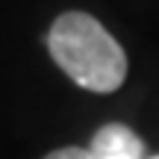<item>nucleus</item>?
Segmentation results:
<instances>
[{"label": "nucleus", "mask_w": 159, "mask_h": 159, "mask_svg": "<svg viewBox=\"0 0 159 159\" xmlns=\"http://www.w3.org/2000/svg\"><path fill=\"white\" fill-rule=\"evenodd\" d=\"M47 50L53 62L65 71L80 89L109 94L127 80V53L115 35L85 12H62L50 24Z\"/></svg>", "instance_id": "f257e3e1"}, {"label": "nucleus", "mask_w": 159, "mask_h": 159, "mask_svg": "<svg viewBox=\"0 0 159 159\" xmlns=\"http://www.w3.org/2000/svg\"><path fill=\"white\" fill-rule=\"evenodd\" d=\"M89 159H148V148L133 127L112 121L91 136Z\"/></svg>", "instance_id": "f03ea898"}, {"label": "nucleus", "mask_w": 159, "mask_h": 159, "mask_svg": "<svg viewBox=\"0 0 159 159\" xmlns=\"http://www.w3.org/2000/svg\"><path fill=\"white\" fill-rule=\"evenodd\" d=\"M44 159H89V148L68 144V148H59V150H53V153H47Z\"/></svg>", "instance_id": "7ed1b4c3"}, {"label": "nucleus", "mask_w": 159, "mask_h": 159, "mask_svg": "<svg viewBox=\"0 0 159 159\" xmlns=\"http://www.w3.org/2000/svg\"><path fill=\"white\" fill-rule=\"evenodd\" d=\"M148 159H159V153H156V156H148Z\"/></svg>", "instance_id": "20e7f679"}]
</instances>
